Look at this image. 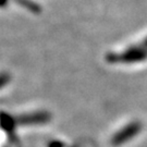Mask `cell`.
Returning a JSON list of instances; mask_svg holds the SVG:
<instances>
[{
    "instance_id": "cell-1",
    "label": "cell",
    "mask_w": 147,
    "mask_h": 147,
    "mask_svg": "<svg viewBox=\"0 0 147 147\" xmlns=\"http://www.w3.org/2000/svg\"><path fill=\"white\" fill-rule=\"evenodd\" d=\"M147 58V49L143 46L136 48H130L122 53L118 55H112L111 58L109 59L112 62H124V63H131V62H138L145 60Z\"/></svg>"
},
{
    "instance_id": "cell-2",
    "label": "cell",
    "mask_w": 147,
    "mask_h": 147,
    "mask_svg": "<svg viewBox=\"0 0 147 147\" xmlns=\"http://www.w3.org/2000/svg\"><path fill=\"white\" fill-rule=\"evenodd\" d=\"M141 130H142V124L140 122H132L129 125L124 126L122 130L117 132L111 140V144L113 146H120L123 143L129 142L135 135H137Z\"/></svg>"
},
{
    "instance_id": "cell-3",
    "label": "cell",
    "mask_w": 147,
    "mask_h": 147,
    "mask_svg": "<svg viewBox=\"0 0 147 147\" xmlns=\"http://www.w3.org/2000/svg\"><path fill=\"white\" fill-rule=\"evenodd\" d=\"M47 118H48L47 115L36 113V115H31V116L28 117L22 118V122L23 123H42V122L48 120Z\"/></svg>"
},
{
    "instance_id": "cell-4",
    "label": "cell",
    "mask_w": 147,
    "mask_h": 147,
    "mask_svg": "<svg viewBox=\"0 0 147 147\" xmlns=\"http://www.w3.org/2000/svg\"><path fill=\"white\" fill-rule=\"evenodd\" d=\"M7 80H8L7 75H1L0 76V87H2L5 85V83H7Z\"/></svg>"
}]
</instances>
